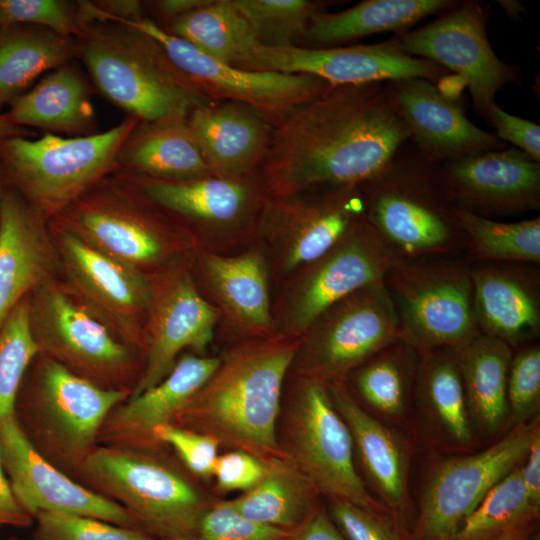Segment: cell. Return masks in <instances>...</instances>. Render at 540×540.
<instances>
[{
    "label": "cell",
    "instance_id": "1",
    "mask_svg": "<svg viewBox=\"0 0 540 540\" xmlns=\"http://www.w3.org/2000/svg\"><path fill=\"white\" fill-rule=\"evenodd\" d=\"M410 131L379 83L330 85L274 125L259 169L265 193L363 186L393 161Z\"/></svg>",
    "mask_w": 540,
    "mask_h": 540
},
{
    "label": "cell",
    "instance_id": "2",
    "mask_svg": "<svg viewBox=\"0 0 540 540\" xmlns=\"http://www.w3.org/2000/svg\"><path fill=\"white\" fill-rule=\"evenodd\" d=\"M301 337L273 334L231 348L172 424L267 462L284 457L277 437L283 382Z\"/></svg>",
    "mask_w": 540,
    "mask_h": 540
},
{
    "label": "cell",
    "instance_id": "3",
    "mask_svg": "<svg viewBox=\"0 0 540 540\" xmlns=\"http://www.w3.org/2000/svg\"><path fill=\"white\" fill-rule=\"evenodd\" d=\"M82 61L101 94L140 122L188 117L214 103L146 34L112 22L85 23L76 38Z\"/></svg>",
    "mask_w": 540,
    "mask_h": 540
},
{
    "label": "cell",
    "instance_id": "4",
    "mask_svg": "<svg viewBox=\"0 0 540 540\" xmlns=\"http://www.w3.org/2000/svg\"><path fill=\"white\" fill-rule=\"evenodd\" d=\"M85 486L122 506L154 538H195L214 504L156 450L98 444L77 473Z\"/></svg>",
    "mask_w": 540,
    "mask_h": 540
},
{
    "label": "cell",
    "instance_id": "5",
    "mask_svg": "<svg viewBox=\"0 0 540 540\" xmlns=\"http://www.w3.org/2000/svg\"><path fill=\"white\" fill-rule=\"evenodd\" d=\"M137 123L127 116L108 130L85 136L4 138L0 164L19 194L46 220L53 219L118 171V153Z\"/></svg>",
    "mask_w": 540,
    "mask_h": 540
},
{
    "label": "cell",
    "instance_id": "6",
    "mask_svg": "<svg viewBox=\"0 0 540 540\" xmlns=\"http://www.w3.org/2000/svg\"><path fill=\"white\" fill-rule=\"evenodd\" d=\"M38 357L15 417L41 455L67 474L77 473L98 445L107 416L131 390L99 386L48 357Z\"/></svg>",
    "mask_w": 540,
    "mask_h": 540
},
{
    "label": "cell",
    "instance_id": "7",
    "mask_svg": "<svg viewBox=\"0 0 540 540\" xmlns=\"http://www.w3.org/2000/svg\"><path fill=\"white\" fill-rule=\"evenodd\" d=\"M366 218L400 260L460 255L465 236L437 171L391 164L361 186Z\"/></svg>",
    "mask_w": 540,
    "mask_h": 540
},
{
    "label": "cell",
    "instance_id": "8",
    "mask_svg": "<svg viewBox=\"0 0 540 540\" xmlns=\"http://www.w3.org/2000/svg\"><path fill=\"white\" fill-rule=\"evenodd\" d=\"M471 264L459 255L398 260L386 275L399 339L418 353L459 348L478 335Z\"/></svg>",
    "mask_w": 540,
    "mask_h": 540
},
{
    "label": "cell",
    "instance_id": "9",
    "mask_svg": "<svg viewBox=\"0 0 540 540\" xmlns=\"http://www.w3.org/2000/svg\"><path fill=\"white\" fill-rule=\"evenodd\" d=\"M351 432L336 410L327 384L300 377L286 424V458L320 494L392 515L367 491L353 461Z\"/></svg>",
    "mask_w": 540,
    "mask_h": 540
},
{
    "label": "cell",
    "instance_id": "10",
    "mask_svg": "<svg viewBox=\"0 0 540 540\" xmlns=\"http://www.w3.org/2000/svg\"><path fill=\"white\" fill-rule=\"evenodd\" d=\"M29 303L39 355L99 386L129 389L131 350L68 288L51 281L35 290Z\"/></svg>",
    "mask_w": 540,
    "mask_h": 540
},
{
    "label": "cell",
    "instance_id": "11",
    "mask_svg": "<svg viewBox=\"0 0 540 540\" xmlns=\"http://www.w3.org/2000/svg\"><path fill=\"white\" fill-rule=\"evenodd\" d=\"M399 338L393 301L383 282L362 288L325 310L301 336L294 362L300 377L326 384L349 374Z\"/></svg>",
    "mask_w": 540,
    "mask_h": 540
},
{
    "label": "cell",
    "instance_id": "12",
    "mask_svg": "<svg viewBox=\"0 0 540 540\" xmlns=\"http://www.w3.org/2000/svg\"><path fill=\"white\" fill-rule=\"evenodd\" d=\"M120 173L124 186L114 184L110 174L53 221L99 252L139 269L159 261L177 232Z\"/></svg>",
    "mask_w": 540,
    "mask_h": 540
},
{
    "label": "cell",
    "instance_id": "13",
    "mask_svg": "<svg viewBox=\"0 0 540 540\" xmlns=\"http://www.w3.org/2000/svg\"><path fill=\"white\" fill-rule=\"evenodd\" d=\"M113 23L129 26L152 38L170 62L210 100L249 105L274 125L330 86L327 81L307 74L251 71L223 63L169 34L148 17Z\"/></svg>",
    "mask_w": 540,
    "mask_h": 540
},
{
    "label": "cell",
    "instance_id": "14",
    "mask_svg": "<svg viewBox=\"0 0 540 540\" xmlns=\"http://www.w3.org/2000/svg\"><path fill=\"white\" fill-rule=\"evenodd\" d=\"M538 432V423L522 422L484 451L439 464L426 483L411 540H451L486 493L523 463Z\"/></svg>",
    "mask_w": 540,
    "mask_h": 540
},
{
    "label": "cell",
    "instance_id": "15",
    "mask_svg": "<svg viewBox=\"0 0 540 540\" xmlns=\"http://www.w3.org/2000/svg\"><path fill=\"white\" fill-rule=\"evenodd\" d=\"M398 260L367 218L359 221L325 254L300 268L284 300L282 334L301 337L329 307L383 282Z\"/></svg>",
    "mask_w": 540,
    "mask_h": 540
},
{
    "label": "cell",
    "instance_id": "16",
    "mask_svg": "<svg viewBox=\"0 0 540 540\" xmlns=\"http://www.w3.org/2000/svg\"><path fill=\"white\" fill-rule=\"evenodd\" d=\"M365 218L360 186H324L286 197L266 195L257 224L290 271L321 257Z\"/></svg>",
    "mask_w": 540,
    "mask_h": 540
},
{
    "label": "cell",
    "instance_id": "17",
    "mask_svg": "<svg viewBox=\"0 0 540 540\" xmlns=\"http://www.w3.org/2000/svg\"><path fill=\"white\" fill-rule=\"evenodd\" d=\"M70 292L126 344L144 347L151 282L139 269L107 256L54 224Z\"/></svg>",
    "mask_w": 540,
    "mask_h": 540
},
{
    "label": "cell",
    "instance_id": "18",
    "mask_svg": "<svg viewBox=\"0 0 540 540\" xmlns=\"http://www.w3.org/2000/svg\"><path fill=\"white\" fill-rule=\"evenodd\" d=\"M232 66L251 71L307 74L330 85L380 83L406 78L435 80L440 65L407 55L395 39L374 45L307 48L258 45Z\"/></svg>",
    "mask_w": 540,
    "mask_h": 540
},
{
    "label": "cell",
    "instance_id": "19",
    "mask_svg": "<svg viewBox=\"0 0 540 540\" xmlns=\"http://www.w3.org/2000/svg\"><path fill=\"white\" fill-rule=\"evenodd\" d=\"M485 23L481 6L468 3L396 38L407 55L434 62L460 76L484 116L498 90L514 78L512 67L493 51Z\"/></svg>",
    "mask_w": 540,
    "mask_h": 540
},
{
    "label": "cell",
    "instance_id": "20",
    "mask_svg": "<svg viewBox=\"0 0 540 540\" xmlns=\"http://www.w3.org/2000/svg\"><path fill=\"white\" fill-rule=\"evenodd\" d=\"M219 316L220 310L202 297L185 270H172L151 283L144 327L146 361L129 396L164 379L183 349L203 353L212 342Z\"/></svg>",
    "mask_w": 540,
    "mask_h": 540
},
{
    "label": "cell",
    "instance_id": "21",
    "mask_svg": "<svg viewBox=\"0 0 540 540\" xmlns=\"http://www.w3.org/2000/svg\"><path fill=\"white\" fill-rule=\"evenodd\" d=\"M0 457L14 496L33 518L52 512L137 528L122 506L77 482L41 455L15 416L0 426Z\"/></svg>",
    "mask_w": 540,
    "mask_h": 540
},
{
    "label": "cell",
    "instance_id": "22",
    "mask_svg": "<svg viewBox=\"0 0 540 540\" xmlns=\"http://www.w3.org/2000/svg\"><path fill=\"white\" fill-rule=\"evenodd\" d=\"M437 173L454 205L477 215L539 210L540 164L520 149L450 160Z\"/></svg>",
    "mask_w": 540,
    "mask_h": 540
},
{
    "label": "cell",
    "instance_id": "23",
    "mask_svg": "<svg viewBox=\"0 0 540 540\" xmlns=\"http://www.w3.org/2000/svg\"><path fill=\"white\" fill-rule=\"evenodd\" d=\"M386 90L411 137L431 160H454L500 150V139L475 126L461 105L429 80L389 81Z\"/></svg>",
    "mask_w": 540,
    "mask_h": 540
},
{
    "label": "cell",
    "instance_id": "24",
    "mask_svg": "<svg viewBox=\"0 0 540 540\" xmlns=\"http://www.w3.org/2000/svg\"><path fill=\"white\" fill-rule=\"evenodd\" d=\"M473 308L481 334L512 349L540 334V270L517 262L471 264Z\"/></svg>",
    "mask_w": 540,
    "mask_h": 540
},
{
    "label": "cell",
    "instance_id": "25",
    "mask_svg": "<svg viewBox=\"0 0 540 540\" xmlns=\"http://www.w3.org/2000/svg\"><path fill=\"white\" fill-rule=\"evenodd\" d=\"M45 223L16 191L0 196V328L22 299L52 281L57 259Z\"/></svg>",
    "mask_w": 540,
    "mask_h": 540
},
{
    "label": "cell",
    "instance_id": "26",
    "mask_svg": "<svg viewBox=\"0 0 540 540\" xmlns=\"http://www.w3.org/2000/svg\"><path fill=\"white\" fill-rule=\"evenodd\" d=\"M218 364L217 357L185 355L178 359L159 383L129 396L110 412L99 432L98 443L156 450L155 429L173 423Z\"/></svg>",
    "mask_w": 540,
    "mask_h": 540
},
{
    "label": "cell",
    "instance_id": "27",
    "mask_svg": "<svg viewBox=\"0 0 540 540\" xmlns=\"http://www.w3.org/2000/svg\"><path fill=\"white\" fill-rule=\"evenodd\" d=\"M126 175L166 212L210 228H235L257 220L266 196L257 173L243 177L210 175L184 181Z\"/></svg>",
    "mask_w": 540,
    "mask_h": 540
},
{
    "label": "cell",
    "instance_id": "28",
    "mask_svg": "<svg viewBox=\"0 0 540 540\" xmlns=\"http://www.w3.org/2000/svg\"><path fill=\"white\" fill-rule=\"evenodd\" d=\"M187 120L212 175L243 177L259 172L274 128L259 110L220 101L195 108Z\"/></svg>",
    "mask_w": 540,
    "mask_h": 540
},
{
    "label": "cell",
    "instance_id": "29",
    "mask_svg": "<svg viewBox=\"0 0 540 540\" xmlns=\"http://www.w3.org/2000/svg\"><path fill=\"white\" fill-rule=\"evenodd\" d=\"M8 107L5 116L20 127H37L63 136L98 132L89 86L70 62L46 73Z\"/></svg>",
    "mask_w": 540,
    "mask_h": 540
},
{
    "label": "cell",
    "instance_id": "30",
    "mask_svg": "<svg viewBox=\"0 0 540 540\" xmlns=\"http://www.w3.org/2000/svg\"><path fill=\"white\" fill-rule=\"evenodd\" d=\"M118 171L137 177L184 181L212 175L187 117L140 122L122 144Z\"/></svg>",
    "mask_w": 540,
    "mask_h": 540
},
{
    "label": "cell",
    "instance_id": "31",
    "mask_svg": "<svg viewBox=\"0 0 540 540\" xmlns=\"http://www.w3.org/2000/svg\"><path fill=\"white\" fill-rule=\"evenodd\" d=\"M205 280L229 323L251 338L273 335L267 271L262 256L203 253Z\"/></svg>",
    "mask_w": 540,
    "mask_h": 540
},
{
    "label": "cell",
    "instance_id": "32",
    "mask_svg": "<svg viewBox=\"0 0 540 540\" xmlns=\"http://www.w3.org/2000/svg\"><path fill=\"white\" fill-rule=\"evenodd\" d=\"M327 387L384 506L396 518L406 502L407 464L404 449L389 429L357 403L344 382L329 383Z\"/></svg>",
    "mask_w": 540,
    "mask_h": 540
},
{
    "label": "cell",
    "instance_id": "33",
    "mask_svg": "<svg viewBox=\"0 0 540 540\" xmlns=\"http://www.w3.org/2000/svg\"><path fill=\"white\" fill-rule=\"evenodd\" d=\"M266 464L261 481L227 503L248 520L293 532L319 509V493L286 456Z\"/></svg>",
    "mask_w": 540,
    "mask_h": 540
},
{
    "label": "cell",
    "instance_id": "34",
    "mask_svg": "<svg viewBox=\"0 0 540 540\" xmlns=\"http://www.w3.org/2000/svg\"><path fill=\"white\" fill-rule=\"evenodd\" d=\"M76 57V39L36 26L0 28V110L40 76Z\"/></svg>",
    "mask_w": 540,
    "mask_h": 540
},
{
    "label": "cell",
    "instance_id": "35",
    "mask_svg": "<svg viewBox=\"0 0 540 540\" xmlns=\"http://www.w3.org/2000/svg\"><path fill=\"white\" fill-rule=\"evenodd\" d=\"M469 413L488 433L496 432L508 414L506 386L513 349L484 334L454 348Z\"/></svg>",
    "mask_w": 540,
    "mask_h": 540
},
{
    "label": "cell",
    "instance_id": "36",
    "mask_svg": "<svg viewBox=\"0 0 540 540\" xmlns=\"http://www.w3.org/2000/svg\"><path fill=\"white\" fill-rule=\"evenodd\" d=\"M451 3L447 0H366L336 13L319 10L312 16L304 39L323 46L401 30Z\"/></svg>",
    "mask_w": 540,
    "mask_h": 540
},
{
    "label": "cell",
    "instance_id": "37",
    "mask_svg": "<svg viewBox=\"0 0 540 540\" xmlns=\"http://www.w3.org/2000/svg\"><path fill=\"white\" fill-rule=\"evenodd\" d=\"M163 29L230 65L260 45L253 27L232 0H211L172 19Z\"/></svg>",
    "mask_w": 540,
    "mask_h": 540
},
{
    "label": "cell",
    "instance_id": "38",
    "mask_svg": "<svg viewBox=\"0 0 540 540\" xmlns=\"http://www.w3.org/2000/svg\"><path fill=\"white\" fill-rule=\"evenodd\" d=\"M416 389L445 432L456 442L469 444V410L453 348L419 353Z\"/></svg>",
    "mask_w": 540,
    "mask_h": 540
},
{
    "label": "cell",
    "instance_id": "39",
    "mask_svg": "<svg viewBox=\"0 0 540 540\" xmlns=\"http://www.w3.org/2000/svg\"><path fill=\"white\" fill-rule=\"evenodd\" d=\"M465 236L464 258L470 264L517 262L539 265L540 219L499 222L455 207Z\"/></svg>",
    "mask_w": 540,
    "mask_h": 540
},
{
    "label": "cell",
    "instance_id": "40",
    "mask_svg": "<svg viewBox=\"0 0 540 540\" xmlns=\"http://www.w3.org/2000/svg\"><path fill=\"white\" fill-rule=\"evenodd\" d=\"M418 363L419 353L398 338L348 377L351 376L359 396L373 409L399 416L405 410L411 384L416 382Z\"/></svg>",
    "mask_w": 540,
    "mask_h": 540
},
{
    "label": "cell",
    "instance_id": "41",
    "mask_svg": "<svg viewBox=\"0 0 540 540\" xmlns=\"http://www.w3.org/2000/svg\"><path fill=\"white\" fill-rule=\"evenodd\" d=\"M539 515L540 507L530 500L519 465L486 493L451 540H495L535 525Z\"/></svg>",
    "mask_w": 540,
    "mask_h": 540
},
{
    "label": "cell",
    "instance_id": "42",
    "mask_svg": "<svg viewBox=\"0 0 540 540\" xmlns=\"http://www.w3.org/2000/svg\"><path fill=\"white\" fill-rule=\"evenodd\" d=\"M29 297L14 307L0 328V426L15 416L25 374L39 354L30 325Z\"/></svg>",
    "mask_w": 540,
    "mask_h": 540
},
{
    "label": "cell",
    "instance_id": "43",
    "mask_svg": "<svg viewBox=\"0 0 540 540\" xmlns=\"http://www.w3.org/2000/svg\"><path fill=\"white\" fill-rule=\"evenodd\" d=\"M253 27L260 45L293 46L304 38L319 4L309 0H232Z\"/></svg>",
    "mask_w": 540,
    "mask_h": 540
},
{
    "label": "cell",
    "instance_id": "44",
    "mask_svg": "<svg viewBox=\"0 0 540 540\" xmlns=\"http://www.w3.org/2000/svg\"><path fill=\"white\" fill-rule=\"evenodd\" d=\"M28 25L78 38L84 31L76 2L63 0H0V28Z\"/></svg>",
    "mask_w": 540,
    "mask_h": 540
},
{
    "label": "cell",
    "instance_id": "45",
    "mask_svg": "<svg viewBox=\"0 0 540 540\" xmlns=\"http://www.w3.org/2000/svg\"><path fill=\"white\" fill-rule=\"evenodd\" d=\"M34 540H155L144 531L89 516L41 512Z\"/></svg>",
    "mask_w": 540,
    "mask_h": 540
},
{
    "label": "cell",
    "instance_id": "46",
    "mask_svg": "<svg viewBox=\"0 0 540 540\" xmlns=\"http://www.w3.org/2000/svg\"><path fill=\"white\" fill-rule=\"evenodd\" d=\"M509 365L506 398L508 413L517 424L539 409L540 346L535 341L519 346Z\"/></svg>",
    "mask_w": 540,
    "mask_h": 540
},
{
    "label": "cell",
    "instance_id": "47",
    "mask_svg": "<svg viewBox=\"0 0 540 540\" xmlns=\"http://www.w3.org/2000/svg\"><path fill=\"white\" fill-rule=\"evenodd\" d=\"M327 512L346 540H411L410 533L392 515L333 498Z\"/></svg>",
    "mask_w": 540,
    "mask_h": 540
},
{
    "label": "cell",
    "instance_id": "48",
    "mask_svg": "<svg viewBox=\"0 0 540 540\" xmlns=\"http://www.w3.org/2000/svg\"><path fill=\"white\" fill-rule=\"evenodd\" d=\"M158 446L168 445L194 476L209 480L219 456L220 443L213 437L175 424L159 426L154 431Z\"/></svg>",
    "mask_w": 540,
    "mask_h": 540
},
{
    "label": "cell",
    "instance_id": "49",
    "mask_svg": "<svg viewBox=\"0 0 540 540\" xmlns=\"http://www.w3.org/2000/svg\"><path fill=\"white\" fill-rule=\"evenodd\" d=\"M289 533L248 520L218 501L203 516L195 540H286Z\"/></svg>",
    "mask_w": 540,
    "mask_h": 540
},
{
    "label": "cell",
    "instance_id": "50",
    "mask_svg": "<svg viewBox=\"0 0 540 540\" xmlns=\"http://www.w3.org/2000/svg\"><path fill=\"white\" fill-rule=\"evenodd\" d=\"M266 468V462L259 457L243 450H232L218 456L212 477L221 494L246 492L261 481Z\"/></svg>",
    "mask_w": 540,
    "mask_h": 540
},
{
    "label": "cell",
    "instance_id": "51",
    "mask_svg": "<svg viewBox=\"0 0 540 540\" xmlns=\"http://www.w3.org/2000/svg\"><path fill=\"white\" fill-rule=\"evenodd\" d=\"M485 116L496 129L497 137L509 141L532 159L540 161V126L534 122L509 114L495 102Z\"/></svg>",
    "mask_w": 540,
    "mask_h": 540
},
{
    "label": "cell",
    "instance_id": "52",
    "mask_svg": "<svg viewBox=\"0 0 540 540\" xmlns=\"http://www.w3.org/2000/svg\"><path fill=\"white\" fill-rule=\"evenodd\" d=\"M33 520L14 496L0 457V527H28Z\"/></svg>",
    "mask_w": 540,
    "mask_h": 540
},
{
    "label": "cell",
    "instance_id": "53",
    "mask_svg": "<svg viewBox=\"0 0 540 540\" xmlns=\"http://www.w3.org/2000/svg\"><path fill=\"white\" fill-rule=\"evenodd\" d=\"M286 540H346L339 532L328 512L319 507L300 528L290 532Z\"/></svg>",
    "mask_w": 540,
    "mask_h": 540
},
{
    "label": "cell",
    "instance_id": "54",
    "mask_svg": "<svg viewBox=\"0 0 540 540\" xmlns=\"http://www.w3.org/2000/svg\"><path fill=\"white\" fill-rule=\"evenodd\" d=\"M523 463L520 465L523 484L530 500L540 507V432L534 437Z\"/></svg>",
    "mask_w": 540,
    "mask_h": 540
},
{
    "label": "cell",
    "instance_id": "55",
    "mask_svg": "<svg viewBox=\"0 0 540 540\" xmlns=\"http://www.w3.org/2000/svg\"><path fill=\"white\" fill-rule=\"evenodd\" d=\"M211 0H160L154 1L157 13L165 20L172 19L207 5Z\"/></svg>",
    "mask_w": 540,
    "mask_h": 540
},
{
    "label": "cell",
    "instance_id": "56",
    "mask_svg": "<svg viewBox=\"0 0 540 540\" xmlns=\"http://www.w3.org/2000/svg\"><path fill=\"white\" fill-rule=\"evenodd\" d=\"M27 134V128L14 125L5 114L0 113V140L13 136H26Z\"/></svg>",
    "mask_w": 540,
    "mask_h": 540
},
{
    "label": "cell",
    "instance_id": "57",
    "mask_svg": "<svg viewBox=\"0 0 540 540\" xmlns=\"http://www.w3.org/2000/svg\"><path fill=\"white\" fill-rule=\"evenodd\" d=\"M536 531V524L503 534L495 540H527Z\"/></svg>",
    "mask_w": 540,
    "mask_h": 540
},
{
    "label": "cell",
    "instance_id": "58",
    "mask_svg": "<svg viewBox=\"0 0 540 540\" xmlns=\"http://www.w3.org/2000/svg\"><path fill=\"white\" fill-rule=\"evenodd\" d=\"M155 540H195V538L170 537V538H156Z\"/></svg>",
    "mask_w": 540,
    "mask_h": 540
},
{
    "label": "cell",
    "instance_id": "59",
    "mask_svg": "<svg viewBox=\"0 0 540 540\" xmlns=\"http://www.w3.org/2000/svg\"><path fill=\"white\" fill-rule=\"evenodd\" d=\"M527 540H540V535L538 532L534 531Z\"/></svg>",
    "mask_w": 540,
    "mask_h": 540
}]
</instances>
